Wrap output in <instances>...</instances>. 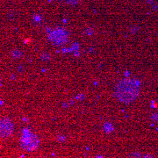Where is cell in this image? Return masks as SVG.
<instances>
[{
	"label": "cell",
	"mask_w": 158,
	"mask_h": 158,
	"mask_svg": "<svg viewBox=\"0 0 158 158\" xmlns=\"http://www.w3.org/2000/svg\"><path fill=\"white\" fill-rule=\"evenodd\" d=\"M139 85L134 79H125L121 81L116 88V95L119 100L131 102L138 96Z\"/></svg>",
	"instance_id": "6da1fadb"
},
{
	"label": "cell",
	"mask_w": 158,
	"mask_h": 158,
	"mask_svg": "<svg viewBox=\"0 0 158 158\" xmlns=\"http://www.w3.org/2000/svg\"><path fill=\"white\" fill-rule=\"evenodd\" d=\"M22 147L27 150H34L38 146V139L36 136L32 134L24 133L22 139H21Z\"/></svg>",
	"instance_id": "7a4b0ae2"
},
{
	"label": "cell",
	"mask_w": 158,
	"mask_h": 158,
	"mask_svg": "<svg viewBox=\"0 0 158 158\" xmlns=\"http://www.w3.org/2000/svg\"><path fill=\"white\" fill-rule=\"evenodd\" d=\"M13 130V126L8 118L2 119L1 121V136L7 137L11 135Z\"/></svg>",
	"instance_id": "3957f363"
}]
</instances>
